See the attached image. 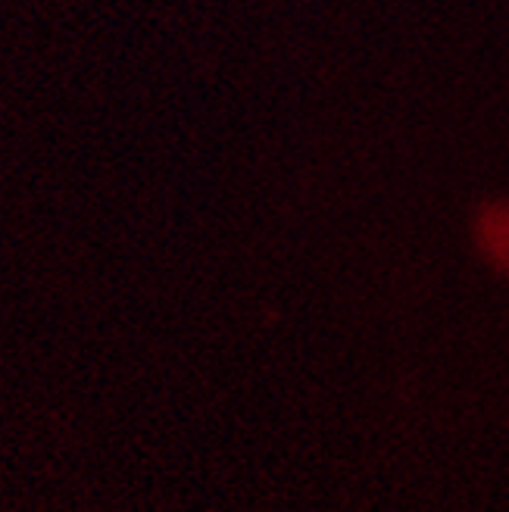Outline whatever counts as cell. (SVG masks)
<instances>
[{"instance_id":"cell-1","label":"cell","mask_w":509,"mask_h":512,"mask_svg":"<svg viewBox=\"0 0 509 512\" xmlns=\"http://www.w3.org/2000/svg\"><path fill=\"white\" fill-rule=\"evenodd\" d=\"M485 247L500 266L509 269V213H497L485 222Z\"/></svg>"}]
</instances>
